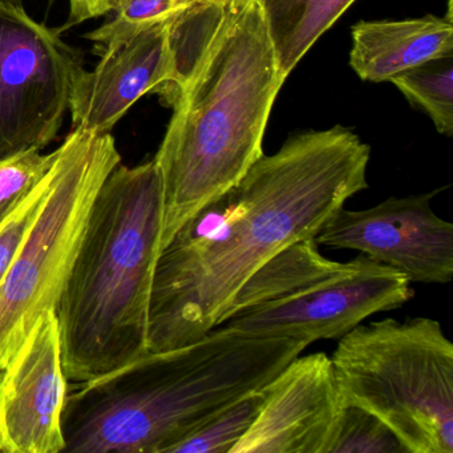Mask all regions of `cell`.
<instances>
[{
  "label": "cell",
  "instance_id": "obj_8",
  "mask_svg": "<svg viewBox=\"0 0 453 453\" xmlns=\"http://www.w3.org/2000/svg\"><path fill=\"white\" fill-rule=\"evenodd\" d=\"M412 283L392 267L359 254L351 269L298 296L238 312L222 323L257 335L317 341L343 338L378 312L413 298Z\"/></svg>",
  "mask_w": 453,
  "mask_h": 453
},
{
  "label": "cell",
  "instance_id": "obj_21",
  "mask_svg": "<svg viewBox=\"0 0 453 453\" xmlns=\"http://www.w3.org/2000/svg\"><path fill=\"white\" fill-rule=\"evenodd\" d=\"M50 180H51V171L34 189V192L23 201L22 205L4 224L0 225V285L6 278L36 214L41 211L42 203L49 192Z\"/></svg>",
  "mask_w": 453,
  "mask_h": 453
},
{
  "label": "cell",
  "instance_id": "obj_13",
  "mask_svg": "<svg viewBox=\"0 0 453 453\" xmlns=\"http://www.w3.org/2000/svg\"><path fill=\"white\" fill-rule=\"evenodd\" d=\"M349 65L362 81L381 83L437 58L453 55V18L426 15L360 22L351 30Z\"/></svg>",
  "mask_w": 453,
  "mask_h": 453
},
{
  "label": "cell",
  "instance_id": "obj_17",
  "mask_svg": "<svg viewBox=\"0 0 453 453\" xmlns=\"http://www.w3.org/2000/svg\"><path fill=\"white\" fill-rule=\"evenodd\" d=\"M262 397L264 387L245 395L180 440L169 453H230L256 420Z\"/></svg>",
  "mask_w": 453,
  "mask_h": 453
},
{
  "label": "cell",
  "instance_id": "obj_23",
  "mask_svg": "<svg viewBox=\"0 0 453 453\" xmlns=\"http://www.w3.org/2000/svg\"><path fill=\"white\" fill-rule=\"evenodd\" d=\"M0 453H6V447H4V434H2V428H0Z\"/></svg>",
  "mask_w": 453,
  "mask_h": 453
},
{
  "label": "cell",
  "instance_id": "obj_9",
  "mask_svg": "<svg viewBox=\"0 0 453 453\" xmlns=\"http://www.w3.org/2000/svg\"><path fill=\"white\" fill-rule=\"evenodd\" d=\"M441 189L389 197L365 209L342 208L318 233L319 246L359 251L404 275L411 283L445 285L453 278V225L432 200Z\"/></svg>",
  "mask_w": 453,
  "mask_h": 453
},
{
  "label": "cell",
  "instance_id": "obj_18",
  "mask_svg": "<svg viewBox=\"0 0 453 453\" xmlns=\"http://www.w3.org/2000/svg\"><path fill=\"white\" fill-rule=\"evenodd\" d=\"M200 2L203 0H116L110 12L112 18L86 38L103 52L139 31L172 22Z\"/></svg>",
  "mask_w": 453,
  "mask_h": 453
},
{
  "label": "cell",
  "instance_id": "obj_22",
  "mask_svg": "<svg viewBox=\"0 0 453 453\" xmlns=\"http://www.w3.org/2000/svg\"><path fill=\"white\" fill-rule=\"evenodd\" d=\"M115 2L116 0H70V18L65 27L110 14Z\"/></svg>",
  "mask_w": 453,
  "mask_h": 453
},
{
  "label": "cell",
  "instance_id": "obj_3",
  "mask_svg": "<svg viewBox=\"0 0 453 453\" xmlns=\"http://www.w3.org/2000/svg\"><path fill=\"white\" fill-rule=\"evenodd\" d=\"M310 346L221 325L193 343L148 352L68 389L67 453H169L180 440L266 386Z\"/></svg>",
  "mask_w": 453,
  "mask_h": 453
},
{
  "label": "cell",
  "instance_id": "obj_11",
  "mask_svg": "<svg viewBox=\"0 0 453 453\" xmlns=\"http://www.w3.org/2000/svg\"><path fill=\"white\" fill-rule=\"evenodd\" d=\"M67 381L57 314L47 310L0 371V428L6 453L63 452Z\"/></svg>",
  "mask_w": 453,
  "mask_h": 453
},
{
  "label": "cell",
  "instance_id": "obj_20",
  "mask_svg": "<svg viewBox=\"0 0 453 453\" xmlns=\"http://www.w3.org/2000/svg\"><path fill=\"white\" fill-rule=\"evenodd\" d=\"M58 157V150L49 155L31 150L0 160V225L4 224L43 181Z\"/></svg>",
  "mask_w": 453,
  "mask_h": 453
},
{
  "label": "cell",
  "instance_id": "obj_14",
  "mask_svg": "<svg viewBox=\"0 0 453 453\" xmlns=\"http://www.w3.org/2000/svg\"><path fill=\"white\" fill-rule=\"evenodd\" d=\"M352 265L354 259L338 262L326 258L315 238L296 241L274 254L243 283L224 322L238 312L298 296L343 274Z\"/></svg>",
  "mask_w": 453,
  "mask_h": 453
},
{
  "label": "cell",
  "instance_id": "obj_15",
  "mask_svg": "<svg viewBox=\"0 0 453 453\" xmlns=\"http://www.w3.org/2000/svg\"><path fill=\"white\" fill-rule=\"evenodd\" d=\"M355 0H261L286 79Z\"/></svg>",
  "mask_w": 453,
  "mask_h": 453
},
{
  "label": "cell",
  "instance_id": "obj_5",
  "mask_svg": "<svg viewBox=\"0 0 453 453\" xmlns=\"http://www.w3.org/2000/svg\"><path fill=\"white\" fill-rule=\"evenodd\" d=\"M331 360L347 404L386 424L407 453H453V344L437 320L359 325Z\"/></svg>",
  "mask_w": 453,
  "mask_h": 453
},
{
  "label": "cell",
  "instance_id": "obj_10",
  "mask_svg": "<svg viewBox=\"0 0 453 453\" xmlns=\"http://www.w3.org/2000/svg\"><path fill=\"white\" fill-rule=\"evenodd\" d=\"M333 360H291L264 387L256 420L230 453H326L346 407Z\"/></svg>",
  "mask_w": 453,
  "mask_h": 453
},
{
  "label": "cell",
  "instance_id": "obj_12",
  "mask_svg": "<svg viewBox=\"0 0 453 453\" xmlns=\"http://www.w3.org/2000/svg\"><path fill=\"white\" fill-rule=\"evenodd\" d=\"M172 22L108 47L94 71L81 70L71 97L73 129L110 134L137 100L150 92L165 96L174 79Z\"/></svg>",
  "mask_w": 453,
  "mask_h": 453
},
{
  "label": "cell",
  "instance_id": "obj_2",
  "mask_svg": "<svg viewBox=\"0 0 453 453\" xmlns=\"http://www.w3.org/2000/svg\"><path fill=\"white\" fill-rule=\"evenodd\" d=\"M173 116L153 158L163 187L160 253L264 155L280 73L261 0H203L172 22Z\"/></svg>",
  "mask_w": 453,
  "mask_h": 453
},
{
  "label": "cell",
  "instance_id": "obj_24",
  "mask_svg": "<svg viewBox=\"0 0 453 453\" xmlns=\"http://www.w3.org/2000/svg\"><path fill=\"white\" fill-rule=\"evenodd\" d=\"M448 12L447 17L453 18V0H448Z\"/></svg>",
  "mask_w": 453,
  "mask_h": 453
},
{
  "label": "cell",
  "instance_id": "obj_25",
  "mask_svg": "<svg viewBox=\"0 0 453 453\" xmlns=\"http://www.w3.org/2000/svg\"><path fill=\"white\" fill-rule=\"evenodd\" d=\"M10 4H17V6H23V0H6ZM50 4H54L55 0H49Z\"/></svg>",
  "mask_w": 453,
  "mask_h": 453
},
{
  "label": "cell",
  "instance_id": "obj_4",
  "mask_svg": "<svg viewBox=\"0 0 453 453\" xmlns=\"http://www.w3.org/2000/svg\"><path fill=\"white\" fill-rule=\"evenodd\" d=\"M163 187L155 160L119 164L103 182L55 314L68 380L88 381L148 354Z\"/></svg>",
  "mask_w": 453,
  "mask_h": 453
},
{
  "label": "cell",
  "instance_id": "obj_6",
  "mask_svg": "<svg viewBox=\"0 0 453 453\" xmlns=\"http://www.w3.org/2000/svg\"><path fill=\"white\" fill-rule=\"evenodd\" d=\"M120 160L111 134L76 128L58 148L49 192L0 285V371L36 319L57 310L92 203Z\"/></svg>",
  "mask_w": 453,
  "mask_h": 453
},
{
  "label": "cell",
  "instance_id": "obj_1",
  "mask_svg": "<svg viewBox=\"0 0 453 453\" xmlns=\"http://www.w3.org/2000/svg\"><path fill=\"white\" fill-rule=\"evenodd\" d=\"M370 145L335 126L288 137L203 206L161 251L148 312V351L187 346L224 323L243 283L274 254L315 238L367 189Z\"/></svg>",
  "mask_w": 453,
  "mask_h": 453
},
{
  "label": "cell",
  "instance_id": "obj_7",
  "mask_svg": "<svg viewBox=\"0 0 453 453\" xmlns=\"http://www.w3.org/2000/svg\"><path fill=\"white\" fill-rule=\"evenodd\" d=\"M81 70V55L57 31L0 0V160L57 137Z\"/></svg>",
  "mask_w": 453,
  "mask_h": 453
},
{
  "label": "cell",
  "instance_id": "obj_16",
  "mask_svg": "<svg viewBox=\"0 0 453 453\" xmlns=\"http://www.w3.org/2000/svg\"><path fill=\"white\" fill-rule=\"evenodd\" d=\"M388 81L432 119L439 134L453 136V55L429 60Z\"/></svg>",
  "mask_w": 453,
  "mask_h": 453
},
{
  "label": "cell",
  "instance_id": "obj_19",
  "mask_svg": "<svg viewBox=\"0 0 453 453\" xmlns=\"http://www.w3.org/2000/svg\"><path fill=\"white\" fill-rule=\"evenodd\" d=\"M326 453H407L391 429L357 405L346 404Z\"/></svg>",
  "mask_w": 453,
  "mask_h": 453
}]
</instances>
